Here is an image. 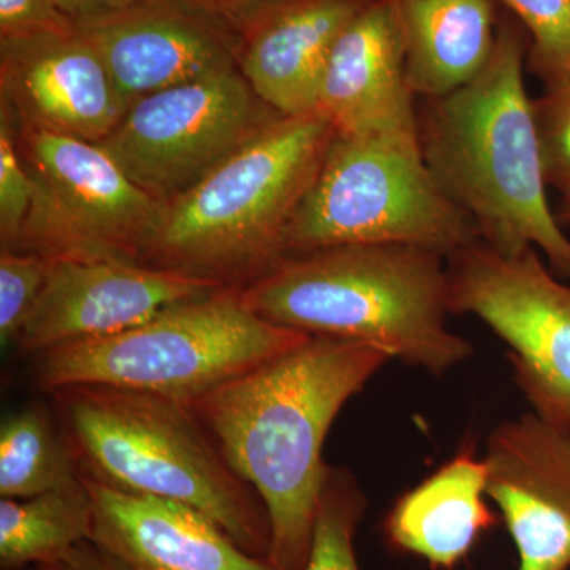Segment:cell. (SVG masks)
<instances>
[{
	"label": "cell",
	"mask_w": 570,
	"mask_h": 570,
	"mask_svg": "<svg viewBox=\"0 0 570 570\" xmlns=\"http://www.w3.org/2000/svg\"><path fill=\"white\" fill-rule=\"evenodd\" d=\"M390 360L373 344L309 336L186 401L264 501L272 527L268 561L276 570L305 569L328 472L326 434L344 404Z\"/></svg>",
	"instance_id": "1"
},
{
	"label": "cell",
	"mask_w": 570,
	"mask_h": 570,
	"mask_svg": "<svg viewBox=\"0 0 570 570\" xmlns=\"http://www.w3.org/2000/svg\"><path fill=\"white\" fill-rule=\"evenodd\" d=\"M530 39L499 21L490 61L463 88L423 99L420 149L441 189L502 254L535 247L570 279V239L547 198L532 99L524 86Z\"/></svg>",
	"instance_id": "2"
},
{
	"label": "cell",
	"mask_w": 570,
	"mask_h": 570,
	"mask_svg": "<svg viewBox=\"0 0 570 570\" xmlns=\"http://www.w3.org/2000/svg\"><path fill=\"white\" fill-rule=\"evenodd\" d=\"M242 295L269 324L373 344L436 376L474 352L448 326L445 258L419 247L351 245L287 255Z\"/></svg>",
	"instance_id": "3"
},
{
	"label": "cell",
	"mask_w": 570,
	"mask_h": 570,
	"mask_svg": "<svg viewBox=\"0 0 570 570\" xmlns=\"http://www.w3.org/2000/svg\"><path fill=\"white\" fill-rule=\"evenodd\" d=\"M332 124L279 116L193 189L164 205L140 264L243 288L287 257V234L316 181Z\"/></svg>",
	"instance_id": "4"
},
{
	"label": "cell",
	"mask_w": 570,
	"mask_h": 570,
	"mask_svg": "<svg viewBox=\"0 0 570 570\" xmlns=\"http://www.w3.org/2000/svg\"><path fill=\"white\" fill-rule=\"evenodd\" d=\"M51 395L81 474L124 493L189 505L247 553L268 560L272 527L264 501L189 403L88 385Z\"/></svg>",
	"instance_id": "5"
},
{
	"label": "cell",
	"mask_w": 570,
	"mask_h": 570,
	"mask_svg": "<svg viewBox=\"0 0 570 570\" xmlns=\"http://www.w3.org/2000/svg\"><path fill=\"white\" fill-rule=\"evenodd\" d=\"M307 337L269 324L242 288L225 287L126 332L41 352L36 381L48 393L88 385L193 401Z\"/></svg>",
	"instance_id": "6"
},
{
	"label": "cell",
	"mask_w": 570,
	"mask_h": 570,
	"mask_svg": "<svg viewBox=\"0 0 570 570\" xmlns=\"http://www.w3.org/2000/svg\"><path fill=\"white\" fill-rule=\"evenodd\" d=\"M478 239V227L441 189L420 145L335 134L285 246L294 255L400 245L448 258Z\"/></svg>",
	"instance_id": "7"
},
{
	"label": "cell",
	"mask_w": 570,
	"mask_h": 570,
	"mask_svg": "<svg viewBox=\"0 0 570 570\" xmlns=\"http://www.w3.org/2000/svg\"><path fill=\"white\" fill-rule=\"evenodd\" d=\"M32 205L13 249L48 258L140 262L164 204L129 178L99 142L17 129Z\"/></svg>",
	"instance_id": "8"
},
{
	"label": "cell",
	"mask_w": 570,
	"mask_h": 570,
	"mask_svg": "<svg viewBox=\"0 0 570 570\" xmlns=\"http://www.w3.org/2000/svg\"><path fill=\"white\" fill-rule=\"evenodd\" d=\"M452 314L485 322L510 351L517 387L532 412L570 433V285L535 247L502 254L485 243L445 258Z\"/></svg>",
	"instance_id": "9"
},
{
	"label": "cell",
	"mask_w": 570,
	"mask_h": 570,
	"mask_svg": "<svg viewBox=\"0 0 570 570\" xmlns=\"http://www.w3.org/2000/svg\"><path fill=\"white\" fill-rule=\"evenodd\" d=\"M279 116L239 69L228 70L142 97L99 145L140 189L165 205Z\"/></svg>",
	"instance_id": "10"
},
{
	"label": "cell",
	"mask_w": 570,
	"mask_h": 570,
	"mask_svg": "<svg viewBox=\"0 0 570 570\" xmlns=\"http://www.w3.org/2000/svg\"><path fill=\"white\" fill-rule=\"evenodd\" d=\"M75 28L129 107L151 94L239 69L245 47V33L204 0H141Z\"/></svg>",
	"instance_id": "11"
},
{
	"label": "cell",
	"mask_w": 570,
	"mask_h": 570,
	"mask_svg": "<svg viewBox=\"0 0 570 570\" xmlns=\"http://www.w3.org/2000/svg\"><path fill=\"white\" fill-rule=\"evenodd\" d=\"M224 285L118 258H50L47 281L18 336V351L39 355L145 324L170 307Z\"/></svg>",
	"instance_id": "12"
},
{
	"label": "cell",
	"mask_w": 570,
	"mask_h": 570,
	"mask_svg": "<svg viewBox=\"0 0 570 570\" xmlns=\"http://www.w3.org/2000/svg\"><path fill=\"white\" fill-rule=\"evenodd\" d=\"M0 107L14 129L100 142L129 105L75 24L0 37Z\"/></svg>",
	"instance_id": "13"
},
{
	"label": "cell",
	"mask_w": 570,
	"mask_h": 570,
	"mask_svg": "<svg viewBox=\"0 0 570 570\" xmlns=\"http://www.w3.org/2000/svg\"><path fill=\"white\" fill-rule=\"evenodd\" d=\"M487 497L519 553L517 570H570V433L534 412L499 423L485 453Z\"/></svg>",
	"instance_id": "14"
},
{
	"label": "cell",
	"mask_w": 570,
	"mask_h": 570,
	"mask_svg": "<svg viewBox=\"0 0 570 570\" xmlns=\"http://www.w3.org/2000/svg\"><path fill=\"white\" fill-rule=\"evenodd\" d=\"M403 36L389 0H371L336 41L316 111L336 135L420 145Z\"/></svg>",
	"instance_id": "15"
},
{
	"label": "cell",
	"mask_w": 570,
	"mask_h": 570,
	"mask_svg": "<svg viewBox=\"0 0 570 570\" xmlns=\"http://www.w3.org/2000/svg\"><path fill=\"white\" fill-rule=\"evenodd\" d=\"M81 478L92 499V542L122 570H276L189 505Z\"/></svg>",
	"instance_id": "16"
},
{
	"label": "cell",
	"mask_w": 570,
	"mask_h": 570,
	"mask_svg": "<svg viewBox=\"0 0 570 570\" xmlns=\"http://www.w3.org/2000/svg\"><path fill=\"white\" fill-rule=\"evenodd\" d=\"M371 0H285L245 33L239 71L283 116L316 111L330 56Z\"/></svg>",
	"instance_id": "17"
},
{
	"label": "cell",
	"mask_w": 570,
	"mask_h": 570,
	"mask_svg": "<svg viewBox=\"0 0 570 570\" xmlns=\"http://www.w3.org/2000/svg\"><path fill=\"white\" fill-rule=\"evenodd\" d=\"M485 497V460L463 450L397 499L385 519V535L395 549L422 558L431 569L453 570L480 535L498 524Z\"/></svg>",
	"instance_id": "18"
},
{
	"label": "cell",
	"mask_w": 570,
	"mask_h": 570,
	"mask_svg": "<svg viewBox=\"0 0 570 570\" xmlns=\"http://www.w3.org/2000/svg\"><path fill=\"white\" fill-rule=\"evenodd\" d=\"M415 97L436 99L474 80L498 39L497 0H389Z\"/></svg>",
	"instance_id": "19"
},
{
	"label": "cell",
	"mask_w": 570,
	"mask_h": 570,
	"mask_svg": "<svg viewBox=\"0 0 570 570\" xmlns=\"http://www.w3.org/2000/svg\"><path fill=\"white\" fill-rule=\"evenodd\" d=\"M91 493L82 478L28 499H0V568L24 570L61 560L92 540Z\"/></svg>",
	"instance_id": "20"
},
{
	"label": "cell",
	"mask_w": 570,
	"mask_h": 570,
	"mask_svg": "<svg viewBox=\"0 0 570 570\" xmlns=\"http://www.w3.org/2000/svg\"><path fill=\"white\" fill-rule=\"evenodd\" d=\"M81 468L63 431L40 406L3 419L0 426V498L28 499L66 489Z\"/></svg>",
	"instance_id": "21"
},
{
	"label": "cell",
	"mask_w": 570,
	"mask_h": 570,
	"mask_svg": "<svg viewBox=\"0 0 570 570\" xmlns=\"http://www.w3.org/2000/svg\"><path fill=\"white\" fill-rule=\"evenodd\" d=\"M366 497L351 471L328 466L303 570H360L355 534L366 512Z\"/></svg>",
	"instance_id": "22"
},
{
	"label": "cell",
	"mask_w": 570,
	"mask_h": 570,
	"mask_svg": "<svg viewBox=\"0 0 570 570\" xmlns=\"http://www.w3.org/2000/svg\"><path fill=\"white\" fill-rule=\"evenodd\" d=\"M530 36L528 69L553 88L570 78V0H499Z\"/></svg>",
	"instance_id": "23"
},
{
	"label": "cell",
	"mask_w": 570,
	"mask_h": 570,
	"mask_svg": "<svg viewBox=\"0 0 570 570\" xmlns=\"http://www.w3.org/2000/svg\"><path fill=\"white\" fill-rule=\"evenodd\" d=\"M50 258L28 250L0 249V343L17 344L47 281Z\"/></svg>",
	"instance_id": "24"
},
{
	"label": "cell",
	"mask_w": 570,
	"mask_h": 570,
	"mask_svg": "<svg viewBox=\"0 0 570 570\" xmlns=\"http://www.w3.org/2000/svg\"><path fill=\"white\" fill-rule=\"evenodd\" d=\"M532 110L546 181L570 194V78L532 99Z\"/></svg>",
	"instance_id": "25"
},
{
	"label": "cell",
	"mask_w": 570,
	"mask_h": 570,
	"mask_svg": "<svg viewBox=\"0 0 570 570\" xmlns=\"http://www.w3.org/2000/svg\"><path fill=\"white\" fill-rule=\"evenodd\" d=\"M32 205V181L18 149L17 129L0 107V239L13 249Z\"/></svg>",
	"instance_id": "26"
},
{
	"label": "cell",
	"mask_w": 570,
	"mask_h": 570,
	"mask_svg": "<svg viewBox=\"0 0 570 570\" xmlns=\"http://www.w3.org/2000/svg\"><path fill=\"white\" fill-rule=\"evenodd\" d=\"M58 0H0V37L69 29Z\"/></svg>",
	"instance_id": "27"
},
{
	"label": "cell",
	"mask_w": 570,
	"mask_h": 570,
	"mask_svg": "<svg viewBox=\"0 0 570 570\" xmlns=\"http://www.w3.org/2000/svg\"><path fill=\"white\" fill-rule=\"evenodd\" d=\"M204 2L219 11L239 31L246 33L285 0H204Z\"/></svg>",
	"instance_id": "28"
},
{
	"label": "cell",
	"mask_w": 570,
	"mask_h": 570,
	"mask_svg": "<svg viewBox=\"0 0 570 570\" xmlns=\"http://www.w3.org/2000/svg\"><path fill=\"white\" fill-rule=\"evenodd\" d=\"M24 570H122V568L92 540H86L78 543L61 560Z\"/></svg>",
	"instance_id": "29"
},
{
	"label": "cell",
	"mask_w": 570,
	"mask_h": 570,
	"mask_svg": "<svg viewBox=\"0 0 570 570\" xmlns=\"http://www.w3.org/2000/svg\"><path fill=\"white\" fill-rule=\"evenodd\" d=\"M59 7L73 24L118 13L141 0H58Z\"/></svg>",
	"instance_id": "30"
},
{
	"label": "cell",
	"mask_w": 570,
	"mask_h": 570,
	"mask_svg": "<svg viewBox=\"0 0 570 570\" xmlns=\"http://www.w3.org/2000/svg\"><path fill=\"white\" fill-rule=\"evenodd\" d=\"M557 219L561 225H570V194L562 195Z\"/></svg>",
	"instance_id": "31"
}]
</instances>
